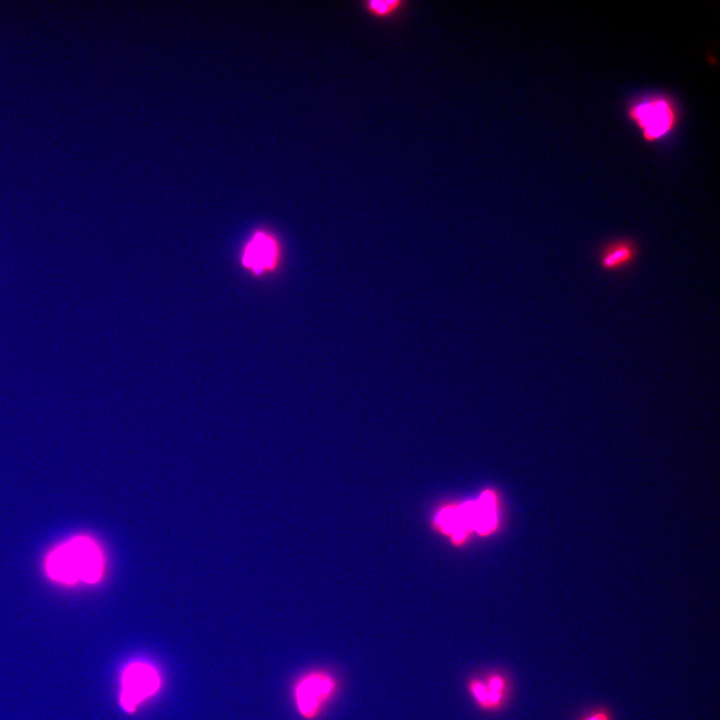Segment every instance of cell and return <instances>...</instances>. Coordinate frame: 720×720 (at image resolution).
<instances>
[{
    "instance_id": "obj_1",
    "label": "cell",
    "mask_w": 720,
    "mask_h": 720,
    "mask_svg": "<svg viewBox=\"0 0 720 720\" xmlns=\"http://www.w3.org/2000/svg\"><path fill=\"white\" fill-rule=\"evenodd\" d=\"M44 568L56 582L93 584L103 576L104 555L94 539L78 535L51 550L45 559Z\"/></svg>"
},
{
    "instance_id": "obj_2",
    "label": "cell",
    "mask_w": 720,
    "mask_h": 720,
    "mask_svg": "<svg viewBox=\"0 0 720 720\" xmlns=\"http://www.w3.org/2000/svg\"><path fill=\"white\" fill-rule=\"evenodd\" d=\"M626 118L649 144L661 142L678 128L681 110L677 100L666 92H647L631 98L625 106Z\"/></svg>"
},
{
    "instance_id": "obj_3",
    "label": "cell",
    "mask_w": 720,
    "mask_h": 720,
    "mask_svg": "<svg viewBox=\"0 0 720 720\" xmlns=\"http://www.w3.org/2000/svg\"><path fill=\"white\" fill-rule=\"evenodd\" d=\"M159 666L148 659L129 662L121 672L119 702L127 713H133L155 698L163 688Z\"/></svg>"
},
{
    "instance_id": "obj_4",
    "label": "cell",
    "mask_w": 720,
    "mask_h": 720,
    "mask_svg": "<svg viewBox=\"0 0 720 720\" xmlns=\"http://www.w3.org/2000/svg\"><path fill=\"white\" fill-rule=\"evenodd\" d=\"M338 689L336 678L321 669L303 673L294 682L292 698L301 718L315 720L335 696Z\"/></svg>"
},
{
    "instance_id": "obj_5",
    "label": "cell",
    "mask_w": 720,
    "mask_h": 720,
    "mask_svg": "<svg viewBox=\"0 0 720 720\" xmlns=\"http://www.w3.org/2000/svg\"><path fill=\"white\" fill-rule=\"evenodd\" d=\"M278 237L267 228H258L246 239L240 252V264L250 274L263 276L274 272L281 263Z\"/></svg>"
},
{
    "instance_id": "obj_6",
    "label": "cell",
    "mask_w": 720,
    "mask_h": 720,
    "mask_svg": "<svg viewBox=\"0 0 720 720\" xmlns=\"http://www.w3.org/2000/svg\"><path fill=\"white\" fill-rule=\"evenodd\" d=\"M636 241L628 237L615 238L606 242L598 251V262L602 270L614 273L631 266L638 256Z\"/></svg>"
},
{
    "instance_id": "obj_7",
    "label": "cell",
    "mask_w": 720,
    "mask_h": 720,
    "mask_svg": "<svg viewBox=\"0 0 720 720\" xmlns=\"http://www.w3.org/2000/svg\"><path fill=\"white\" fill-rule=\"evenodd\" d=\"M458 512L465 529L472 527L485 534L495 526V501L489 492L484 493L477 502L463 505Z\"/></svg>"
},
{
    "instance_id": "obj_8",
    "label": "cell",
    "mask_w": 720,
    "mask_h": 720,
    "mask_svg": "<svg viewBox=\"0 0 720 720\" xmlns=\"http://www.w3.org/2000/svg\"><path fill=\"white\" fill-rule=\"evenodd\" d=\"M485 704L483 710L494 711L499 709L505 701L507 693V680L500 673H492L485 680Z\"/></svg>"
},
{
    "instance_id": "obj_9",
    "label": "cell",
    "mask_w": 720,
    "mask_h": 720,
    "mask_svg": "<svg viewBox=\"0 0 720 720\" xmlns=\"http://www.w3.org/2000/svg\"><path fill=\"white\" fill-rule=\"evenodd\" d=\"M407 4L404 0H365L361 2V7L371 17L390 20L400 15Z\"/></svg>"
},
{
    "instance_id": "obj_10",
    "label": "cell",
    "mask_w": 720,
    "mask_h": 720,
    "mask_svg": "<svg viewBox=\"0 0 720 720\" xmlns=\"http://www.w3.org/2000/svg\"><path fill=\"white\" fill-rule=\"evenodd\" d=\"M582 720H611V717L607 711H597Z\"/></svg>"
}]
</instances>
